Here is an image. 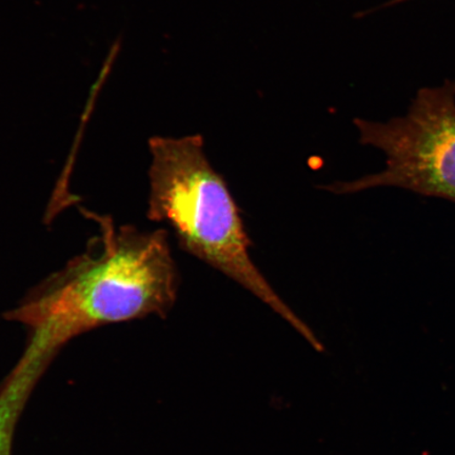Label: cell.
Returning <instances> with one entry per match:
<instances>
[{
	"label": "cell",
	"mask_w": 455,
	"mask_h": 455,
	"mask_svg": "<svg viewBox=\"0 0 455 455\" xmlns=\"http://www.w3.org/2000/svg\"><path fill=\"white\" fill-rule=\"evenodd\" d=\"M27 370H12L0 389V455H12L17 424L39 380Z\"/></svg>",
	"instance_id": "cell-4"
},
{
	"label": "cell",
	"mask_w": 455,
	"mask_h": 455,
	"mask_svg": "<svg viewBox=\"0 0 455 455\" xmlns=\"http://www.w3.org/2000/svg\"><path fill=\"white\" fill-rule=\"evenodd\" d=\"M360 142L382 151L378 173L322 189L337 196L394 187L455 203V82L419 89L405 116L386 123L355 118Z\"/></svg>",
	"instance_id": "cell-3"
},
{
	"label": "cell",
	"mask_w": 455,
	"mask_h": 455,
	"mask_svg": "<svg viewBox=\"0 0 455 455\" xmlns=\"http://www.w3.org/2000/svg\"><path fill=\"white\" fill-rule=\"evenodd\" d=\"M407 2H411V0H391V2L383 4L382 8L391 7V5H395V4H403V3H407Z\"/></svg>",
	"instance_id": "cell-5"
},
{
	"label": "cell",
	"mask_w": 455,
	"mask_h": 455,
	"mask_svg": "<svg viewBox=\"0 0 455 455\" xmlns=\"http://www.w3.org/2000/svg\"><path fill=\"white\" fill-rule=\"evenodd\" d=\"M148 218L167 224L180 247L240 284L321 350L310 328L295 315L255 265L240 208L204 151L202 135L153 138Z\"/></svg>",
	"instance_id": "cell-2"
},
{
	"label": "cell",
	"mask_w": 455,
	"mask_h": 455,
	"mask_svg": "<svg viewBox=\"0 0 455 455\" xmlns=\"http://www.w3.org/2000/svg\"><path fill=\"white\" fill-rule=\"evenodd\" d=\"M82 212L99 224L100 235L5 312V320L28 329L22 361L49 366L79 335L149 315L164 317L178 299L179 271L166 231L116 227L110 216Z\"/></svg>",
	"instance_id": "cell-1"
}]
</instances>
